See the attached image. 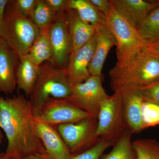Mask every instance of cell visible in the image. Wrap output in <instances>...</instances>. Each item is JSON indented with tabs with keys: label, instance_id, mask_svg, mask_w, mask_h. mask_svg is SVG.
<instances>
[{
	"label": "cell",
	"instance_id": "f546056e",
	"mask_svg": "<svg viewBox=\"0 0 159 159\" xmlns=\"http://www.w3.org/2000/svg\"><path fill=\"white\" fill-rule=\"evenodd\" d=\"M49 8L55 13L65 11L68 0H45Z\"/></svg>",
	"mask_w": 159,
	"mask_h": 159
},
{
	"label": "cell",
	"instance_id": "d6986e66",
	"mask_svg": "<svg viewBox=\"0 0 159 159\" xmlns=\"http://www.w3.org/2000/svg\"><path fill=\"white\" fill-rule=\"evenodd\" d=\"M50 26L39 29V33L28 54L38 66H41L46 61H50L53 56V48L49 34Z\"/></svg>",
	"mask_w": 159,
	"mask_h": 159
},
{
	"label": "cell",
	"instance_id": "ba28073f",
	"mask_svg": "<svg viewBox=\"0 0 159 159\" xmlns=\"http://www.w3.org/2000/svg\"><path fill=\"white\" fill-rule=\"evenodd\" d=\"M102 76H91L82 83L73 86L66 98L69 102L97 119L101 103L109 97L102 85Z\"/></svg>",
	"mask_w": 159,
	"mask_h": 159
},
{
	"label": "cell",
	"instance_id": "30bf717a",
	"mask_svg": "<svg viewBox=\"0 0 159 159\" xmlns=\"http://www.w3.org/2000/svg\"><path fill=\"white\" fill-rule=\"evenodd\" d=\"M53 54L50 62L61 69H66L72 50L66 11L56 13L49 29Z\"/></svg>",
	"mask_w": 159,
	"mask_h": 159
},
{
	"label": "cell",
	"instance_id": "2e32d148",
	"mask_svg": "<svg viewBox=\"0 0 159 159\" xmlns=\"http://www.w3.org/2000/svg\"><path fill=\"white\" fill-rule=\"evenodd\" d=\"M119 92L122 96L127 128L132 134H139L143 130L141 114L143 99L138 89H125Z\"/></svg>",
	"mask_w": 159,
	"mask_h": 159
},
{
	"label": "cell",
	"instance_id": "484cf974",
	"mask_svg": "<svg viewBox=\"0 0 159 159\" xmlns=\"http://www.w3.org/2000/svg\"><path fill=\"white\" fill-rule=\"evenodd\" d=\"M115 144L114 142L101 139L92 148L81 153L72 155L68 159H100L105 151Z\"/></svg>",
	"mask_w": 159,
	"mask_h": 159
},
{
	"label": "cell",
	"instance_id": "7a4b0ae2",
	"mask_svg": "<svg viewBox=\"0 0 159 159\" xmlns=\"http://www.w3.org/2000/svg\"><path fill=\"white\" fill-rule=\"evenodd\" d=\"M111 88L114 92L139 89L159 80V58L144 48L110 71Z\"/></svg>",
	"mask_w": 159,
	"mask_h": 159
},
{
	"label": "cell",
	"instance_id": "1f68e13d",
	"mask_svg": "<svg viewBox=\"0 0 159 159\" xmlns=\"http://www.w3.org/2000/svg\"><path fill=\"white\" fill-rule=\"evenodd\" d=\"M145 48L159 58V40L156 42L145 45Z\"/></svg>",
	"mask_w": 159,
	"mask_h": 159
},
{
	"label": "cell",
	"instance_id": "4316f807",
	"mask_svg": "<svg viewBox=\"0 0 159 159\" xmlns=\"http://www.w3.org/2000/svg\"><path fill=\"white\" fill-rule=\"evenodd\" d=\"M138 90L143 101L159 105V80Z\"/></svg>",
	"mask_w": 159,
	"mask_h": 159
},
{
	"label": "cell",
	"instance_id": "52a82bcc",
	"mask_svg": "<svg viewBox=\"0 0 159 159\" xmlns=\"http://www.w3.org/2000/svg\"><path fill=\"white\" fill-rule=\"evenodd\" d=\"M97 126V119L92 117L55 128L71 155H74L88 150L100 141L96 134Z\"/></svg>",
	"mask_w": 159,
	"mask_h": 159
},
{
	"label": "cell",
	"instance_id": "e0dca14e",
	"mask_svg": "<svg viewBox=\"0 0 159 159\" xmlns=\"http://www.w3.org/2000/svg\"><path fill=\"white\" fill-rule=\"evenodd\" d=\"M66 11L72 40L71 53H73L92 39L96 33V27L81 20L74 9L66 8Z\"/></svg>",
	"mask_w": 159,
	"mask_h": 159
},
{
	"label": "cell",
	"instance_id": "6da1fadb",
	"mask_svg": "<svg viewBox=\"0 0 159 159\" xmlns=\"http://www.w3.org/2000/svg\"><path fill=\"white\" fill-rule=\"evenodd\" d=\"M33 116L31 102L23 95L0 97V128L8 141L4 152L6 156L21 158L47 153L34 127Z\"/></svg>",
	"mask_w": 159,
	"mask_h": 159
},
{
	"label": "cell",
	"instance_id": "603a6c76",
	"mask_svg": "<svg viewBox=\"0 0 159 159\" xmlns=\"http://www.w3.org/2000/svg\"><path fill=\"white\" fill-rule=\"evenodd\" d=\"M133 146L137 159H159V142L155 139H137Z\"/></svg>",
	"mask_w": 159,
	"mask_h": 159
},
{
	"label": "cell",
	"instance_id": "ac0fdd59",
	"mask_svg": "<svg viewBox=\"0 0 159 159\" xmlns=\"http://www.w3.org/2000/svg\"><path fill=\"white\" fill-rule=\"evenodd\" d=\"M40 66L36 65L28 54L19 57L16 74V84L19 89L24 91L28 98L38 77Z\"/></svg>",
	"mask_w": 159,
	"mask_h": 159
},
{
	"label": "cell",
	"instance_id": "d6a6232c",
	"mask_svg": "<svg viewBox=\"0 0 159 159\" xmlns=\"http://www.w3.org/2000/svg\"><path fill=\"white\" fill-rule=\"evenodd\" d=\"M8 2V0H0V27L3 24L5 11Z\"/></svg>",
	"mask_w": 159,
	"mask_h": 159
},
{
	"label": "cell",
	"instance_id": "5b68a950",
	"mask_svg": "<svg viewBox=\"0 0 159 159\" xmlns=\"http://www.w3.org/2000/svg\"><path fill=\"white\" fill-rule=\"evenodd\" d=\"M106 22L116 39V64L123 63L145 48V43L137 28L113 6L110 13L106 17Z\"/></svg>",
	"mask_w": 159,
	"mask_h": 159
},
{
	"label": "cell",
	"instance_id": "cb8c5ba5",
	"mask_svg": "<svg viewBox=\"0 0 159 159\" xmlns=\"http://www.w3.org/2000/svg\"><path fill=\"white\" fill-rule=\"evenodd\" d=\"M55 15L56 13L49 8L45 0H38L30 18L40 29L51 25Z\"/></svg>",
	"mask_w": 159,
	"mask_h": 159
},
{
	"label": "cell",
	"instance_id": "836d02e7",
	"mask_svg": "<svg viewBox=\"0 0 159 159\" xmlns=\"http://www.w3.org/2000/svg\"><path fill=\"white\" fill-rule=\"evenodd\" d=\"M2 139H3V135L2 134V131L0 130V144L2 143Z\"/></svg>",
	"mask_w": 159,
	"mask_h": 159
},
{
	"label": "cell",
	"instance_id": "4dcf8cb0",
	"mask_svg": "<svg viewBox=\"0 0 159 159\" xmlns=\"http://www.w3.org/2000/svg\"><path fill=\"white\" fill-rule=\"evenodd\" d=\"M0 159H52L48 154H37L21 158H13L6 156L4 152H0Z\"/></svg>",
	"mask_w": 159,
	"mask_h": 159
},
{
	"label": "cell",
	"instance_id": "277c9868",
	"mask_svg": "<svg viewBox=\"0 0 159 159\" xmlns=\"http://www.w3.org/2000/svg\"><path fill=\"white\" fill-rule=\"evenodd\" d=\"M66 69L46 64L40 66L39 74L29 96L34 116H37L41 107L50 98L66 99L73 89Z\"/></svg>",
	"mask_w": 159,
	"mask_h": 159
},
{
	"label": "cell",
	"instance_id": "44dd1931",
	"mask_svg": "<svg viewBox=\"0 0 159 159\" xmlns=\"http://www.w3.org/2000/svg\"><path fill=\"white\" fill-rule=\"evenodd\" d=\"M137 29L145 45L159 40V3L140 23Z\"/></svg>",
	"mask_w": 159,
	"mask_h": 159
},
{
	"label": "cell",
	"instance_id": "8fae6325",
	"mask_svg": "<svg viewBox=\"0 0 159 159\" xmlns=\"http://www.w3.org/2000/svg\"><path fill=\"white\" fill-rule=\"evenodd\" d=\"M96 45L95 33L88 42L71 53L66 70L73 86L82 83L90 77L89 66L93 56Z\"/></svg>",
	"mask_w": 159,
	"mask_h": 159
},
{
	"label": "cell",
	"instance_id": "9c48e42d",
	"mask_svg": "<svg viewBox=\"0 0 159 159\" xmlns=\"http://www.w3.org/2000/svg\"><path fill=\"white\" fill-rule=\"evenodd\" d=\"M37 117L54 127L94 117L66 99L53 98H49L43 103Z\"/></svg>",
	"mask_w": 159,
	"mask_h": 159
},
{
	"label": "cell",
	"instance_id": "4fadbf2b",
	"mask_svg": "<svg viewBox=\"0 0 159 159\" xmlns=\"http://www.w3.org/2000/svg\"><path fill=\"white\" fill-rule=\"evenodd\" d=\"M19 63L17 54L0 38V92L11 94L14 92Z\"/></svg>",
	"mask_w": 159,
	"mask_h": 159
},
{
	"label": "cell",
	"instance_id": "ffe728a7",
	"mask_svg": "<svg viewBox=\"0 0 159 159\" xmlns=\"http://www.w3.org/2000/svg\"><path fill=\"white\" fill-rule=\"evenodd\" d=\"M66 8L74 9L81 20L95 27L106 25L105 16L90 0H68Z\"/></svg>",
	"mask_w": 159,
	"mask_h": 159
},
{
	"label": "cell",
	"instance_id": "7402d4cb",
	"mask_svg": "<svg viewBox=\"0 0 159 159\" xmlns=\"http://www.w3.org/2000/svg\"><path fill=\"white\" fill-rule=\"evenodd\" d=\"M132 134L127 129L115 143L111 150L103 155L100 159H137L131 140Z\"/></svg>",
	"mask_w": 159,
	"mask_h": 159
},
{
	"label": "cell",
	"instance_id": "f1b7e54d",
	"mask_svg": "<svg viewBox=\"0 0 159 159\" xmlns=\"http://www.w3.org/2000/svg\"><path fill=\"white\" fill-rule=\"evenodd\" d=\"M97 10L102 13L105 17L110 13L113 8L111 0H90Z\"/></svg>",
	"mask_w": 159,
	"mask_h": 159
},
{
	"label": "cell",
	"instance_id": "8992f818",
	"mask_svg": "<svg viewBox=\"0 0 159 159\" xmlns=\"http://www.w3.org/2000/svg\"><path fill=\"white\" fill-rule=\"evenodd\" d=\"M127 129L122 96L117 91L100 105L96 134L100 139L116 143Z\"/></svg>",
	"mask_w": 159,
	"mask_h": 159
},
{
	"label": "cell",
	"instance_id": "9a60e30c",
	"mask_svg": "<svg viewBox=\"0 0 159 159\" xmlns=\"http://www.w3.org/2000/svg\"><path fill=\"white\" fill-rule=\"evenodd\" d=\"M111 1L115 9L136 28L159 3V0Z\"/></svg>",
	"mask_w": 159,
	"mask_h": 159
},
{
	"label": "cell",
	"instance_id": "7c38bea8",
	"mask_svg": "<svg viewBox=\"0 0 159 159\" xmlns=\"http://www.w3.org/2000/svg\"><path fill=\"white\" fill-rule=\"evenodd\" d=\"M33 123L46 152L52 159H68L72 155L57 129L37 116Z\"/></svg>",
	"mask_w": 159,
	"mask_h": 159
},
{
	"label": "cell",
	"instance_id": "83f0119b",
	"mask_svg": "<svg viewBox=\"0 0 159 159\" xmlns=\"http://www.w3.org/2000/svg\"><path fill=\"white\" fill-rule=\"evenodd\" d=\"M38 0H12L11 2L21 14L30 18L37 4Z\"/></svg>",
	"mask_w": 159,
	"mask_h": 159
},
{
	"label": "cell",
	"instance_id": "5bb4252c",
	"mask_svg": "<svg viewBox=\"0 0 159 159\" xmlns=\"http://www.w3.org/2000/svg\"><path fill=\"white\" fill-rule=\"evenodd\" d=\"M96 27V45L93 58L89 66L91 76H102L103 65L109 52L116 46V39L106 25Z\"/></svg>",
	"mask_w": 159,
	"mask_h": 159
},
{
	"label": "cell",
	"instance_id": "d4e9b609",
	"mask_svg": "<svg viewBox=\"0 0 159 159\" xmlns=\"http://www.w3.org/2000/svg\"><path fill=\"white\" fill-rule=\"evenodd\" d=\"M141 114L143 130L159 125V105L143 100Z\"/></svg>",
	"mask_w": 159,
	"mask_h": 159
},
{
	"label": "cell",
	"instance_id": "3957f363",
	"mask_svg": "<svg viewBox=\"0 0 159 159\" xmlns=\"http://www.w3.org/2000/svg\"><path fill=\"white\" fill-rule=\"evenodd\" d=\"M39 32L31 19L21 14L11 1H9L0 27V38L19 57L28 54Z\"/></svg>",
	"mask_w": 159,
	"mask_h": 159
}]
</instances>
